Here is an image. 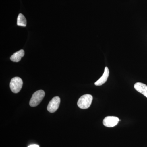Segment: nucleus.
<instances>
[{"mask_svg": "<svg viewBox=\"0 0 147 147\" xmlns=\"http://www.w3.org/2000/svg\"><path fill=\"white\" fill-rule=\"evenodd\" d=\"M45 95V92L42 90L37 91L32 96L29 104L31 107H35L39 105Z\"/></svg>", "mask_w": 147, "mask_h": 147, "instance_id": "f257e3e1", "label": "nucleus"}, {"mask_svg": "<svg viewBox=\"0 0 147 147\" xmlns=\"http://www.w3.org/2000/svg\"><path fill=\"white\" fill-rule=\"evenodd\" d=\"M92 100L93 97L91 95H84L79 98L77 102V105L81 109H87L89 108L91 105Z\"/></svg>", "mask_w": 147, "mask_h": 147, "instance_id": "f03ea898", "label": "nucleus"}, {"mask_svg": "<svg viewBox=\"0 0 147 147\" xmlns=\"http://www.w3.org/2000/svg\"><path fill=\"white\" fill-rule=\"evenodd\" d=\"M23 82L20 77H15L11 80L10 88L11 91L17 93L21 90L23 86Z\"/></svg>", "mask_w": 147, "mask_h": 147, "instance_id": "7ed1b4c3", "label": "nucleus"}, {"mask_svg": "<svg viewBox=\"0 0 147 147\" xmlns=\"http://www.w3.org/2000/svg\"><path fill=\"white\" fill-rule=\"evenodd\" d=\"M60 102V98L59 96L53 98L47 105V110L51 113H55L59 108Z\"/></svg>", "mask_w": 147, "mask_h": 147, "instance_id": "20e7f679", "label": "nucleus"}, {"mask_svg": "<svg viewBox=\"0 0 147 147\" xmlns=\"http://www.w3.org/2000/svg\"><path fill=\"white\" fill-rule=\"evenodd\" d=\"M119 121L118 118L115 116H108L103 119V124L107 127H112L115 126Z\"/></svg>", "mask_w": 147, "mask_h": 147, "instance_id": "39448f33", "label": "nucleus"}, {"mask_svg": "<svg viewBox=\"0 0 147 147\" xmlns=\"http://www.w3.org/2000/svg\"><path fill=\"white\" fill-rule=\"evenodd\" d=\"M134 88L137 91L141 93L147 98V86L143 83L138 82L134 85Z\"/></svg>", "mask_w": 147, "mask_h": 147, "instance_id": "423d86ee", "label": "nucleus"}, {"mask_svg": "<svg viewBox=\"0 0 147 147\" xmlns=\"http://www.w3.org/2000/svg\"><path fill=\"white\" fill-rule=\"evenodd\" d=\"M109 75V69L107 67H105L104 73L102 74V76L94 83L95 85L96 86H100L104 84L107 81Z\"/></svg>", "mask_w": 147, "mask_h": 147, "instance_id": "0eeeda50", "label": "nucleus"}, {"mask_svg": "<svg viewBox=\"0 0 147 147\" xmlns=\"http://www.w3.org/2000/svg\"><path fill=\"white\" fill-rule=\"evenodd\" d=\"M25 55V52L24 50H21L14 53L11 57L10 60L13 62H18L21 61V58L24 57Z\"/></svg>", "mask_w": 147, "mask_h": 147, "instance_id": "6e6552de", "label": "nucleus"}, {"mask_svg": "<svg viewBox=\"0 0 147 147\" xmlns=\"http://www.w3.org/2000/svg\"><path fill=\"white\" fill-rule=\"evenodd\" d=\"M17 25L20 26L26 27L27 25V21L26 18L22 13H19L17 18Z\"/></svg>", "mask_w": 147, "mask_h": 147, "instance_id": "1a4fd4ad", "label": "nucleus"}, {"mask_svg": "<svg viewBox=\"0 0 147 147\" xmlns=\"http://www.w3.org/2000/svg\"><path fill=\"white\" fill-rule=\"evenodd\" d=\"M28 147H39V146L38 145H31L28 146Z\"/></svg>", "mask_w": 147, "mask_h": 147, "instance_id": "9d476101", "label": "nucleus"}]
</instances>
